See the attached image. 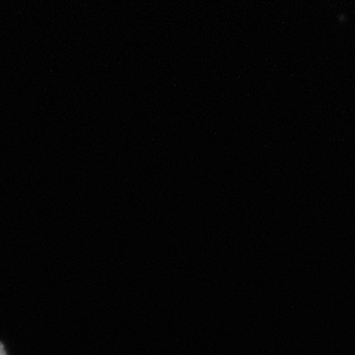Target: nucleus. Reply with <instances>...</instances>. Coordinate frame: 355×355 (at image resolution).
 Segmentation results:
<instances>
[{
    "label": "nucleus",
    "mask_w": 355,
    "mask_h": 355,
    "mask_svg": "<svg viewBox=\"0 0 355 355\" xmlns=\"http://www.w3.org/2000/svg\"><path fill=\"white\" fill-rule=\"evenodd\" d=\"M0 355H6V349L1 343H0Z\"/></svg>",
    "instance_id": "obj_1"
}]
</instances>
